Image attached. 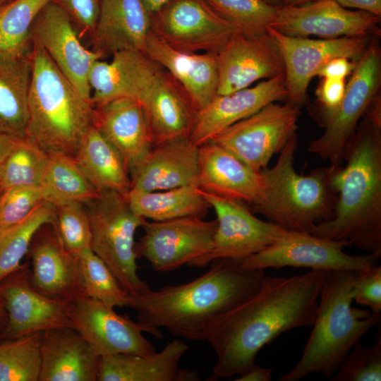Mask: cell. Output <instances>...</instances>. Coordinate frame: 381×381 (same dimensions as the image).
<instances>
[{
  "label": "cell",
  "instance_id": "cell-13",
  "mask_svg": "<svg viewBox=\"0 0 381 381\" xmlns=\"http://www.w3.org/2000/svg\"><path fill=\"white\" fill-rule=\"evenodd\" d=\"M200 191L215 211L217 226L211 250L193 267H205L216 259H243L270 247L289 231L258 219L241 202Z\"/></svg>",
  "mask_w": 381,
  "mask_h": 381
},
{
  "label": "cell",
  "instance_id": "cell-41",
  "mask_svg": "<svg viewBox=\"0 0 381 381\" xmlns=\"http://www.w3.org/2000/svg\"><path fill=\"white\" fill-rule=\"evenodd\" d=\"M55 207V226L66 249L75 256L91 249V226L85 205L71 202Z\"/></svg>",
  "mask_w": 381,
  "mask_h": 381
},
{
  "label": "cell",
  "instance_id": "cell-47",
  "mask_svg": "<svg viewBox=\"0 0 381 381\" xmlns=\"http://www.w3.org/2000/svg\"><path fill=\"white\" fill-rule=\"evenodd\" d=\"M356 61L346 57H336L327 62L317 72L322 78L345 79L355 68Z\"/></svg>",
  "mask_w": 381,
  "mask_h": 381
},
{
  "label": "cell",
  "instance_id": "cell-44",
  "mask_svg": "<svg viewBox=\"0 0 381 381\" xmlns=\"http://www.w3.org/2000/svg\"><path fill=\"white\" fill-rule=\"evenodd\" d=\"M70 17L79 37L90 36L99 13L100 0H52Z\"/></svg>",
  "mask_w": 381,
  "mask_h": 381
},
{
  "label": "cell",
  "instance_id": "cell-30",
  "mask_svg": "<svg viewBox=\"0 0 381 381\" xmlns=\"http://www.w3.org/2000/svg\"><path fill=\"white\" fill-rule=\"evenodd\" d=\"M188 350L175 339L149 355L117 353L99 357L97 381H181L179 363Z\"/></svg>",
  "mask_w": 381,
  "mask_h": 381
},
{
  "label": "cell",
  "instance_id": "cell-9",
  "mask_svg": "<svg viewBox=\"0 0 381 381\" xmlns=\"http://www.w3.org/2000/svg\"><path fill=\"white\" fill-rule=\"evenodd\" d=\"M349 246L351 243L346 241L332 240L308 232L289 230L270 247L238 262L241 267L250 270L294 267L357 273L378 265L381 255H349L343 249Z\"/></svg>",
  "mask_w": 381,
  "mask_h": 381
},
{
  "label": "cell",
  "instance_id": "cell-39",
  "mask_svg": "<svg viewBox=\"0 0 381 381\" xmlns=\"http://www.w3.org/2000/svg\"><path fill=\"white\" fill-rule=\"evenodd\" d=\"M85 295L114 308L127 307L129 295L91 249L77 255Z\"/></svg>",
  "mask_w": 381,
  "mask_h": 381
},
{
  "label": "cell",
  "instance_id": "cell-52",
  "mask_svg": "<svg viewBox=\"0 0 381 381\" xmlns=\"http://www.w3.org/2000/svg\"><path fill=\"white\" fill-rule=\"evenodd\" d=\"M7 322V312L4 299L0 295V337Z\"/></svg>",
  "mask_w": 381,
  "mask_h": 381
},
{
  "label": "cell",
  "instance_id": "cell-21",
  "mask_svg": "<svg viewBox=\"0 0 381 381\" xmlns=\"http://www.w3.org/2000/svg\"><path fill=\"white\" fill-rule=\"evenodd\" d=\"M111 56L110 62L98 60L91 69L93 107L120 97L133 98L141 103L165 70L141 52L121 51Z\"/></svg>",
  "mask_w": 381,
  "mask_h": 381
},
{
  "label": "cell",
  "instance_id": "cell-4",
  "mask_svg": "<svg viewBox=\"0 0 381 381\" xmlns=\"http://www.w3.org/2000/svg\"><path fill=\"white\" fill-rule=\"evenodd\" d=\"M357 272L327 270L312 332L302 356L280 381H298L310 374L332 377L351 349L381 320V313L352 306Z\"/></svg>",
  "mask_w": 381,
  "mask_h": 381
},
{
  "label": "cell",
  "instance_id": "cell-20",
  "mask_svg": "<svg viewBox=\"0 0 381 381\" xmlns=\"http://www.w3.org/2000/svg\"><path fill=\"white\" fill-rule=\"evenodd\" d=\"M27 254L32 286L40 294L64 303L86 296L77 256L66 249L55 224L37 231Z\"/></svg>",
  "mask_w": 381,
  "mask_h": 381
},
{
  "label": "cell",
  "instance_id": "cell-38",
  "mask_svg": "<svg viewBox=\"0 0 381 381\" xmlns=\"http://www.w3.org/2000/svg\"><path fill=\"white\" fill-rule=\"evenodd\" d=\"M42 332L0 343V381H39Z\"/></svg>",
  "mask_w": 381,
  "mask_h": 381
},
{
  "label": "cell",
  "instance_id": "cell-43",
  "mask_svg": "<svg viewBox=\"0 0 381 381\" xmlns=\"http://www.w3.org/2000/svg\"><path fill=\"white\" fill-rule=\"evenodd\" d=\"M42 201L44 198L40 187L18 186L1 189L0 227L23 219Z\"/></svg>",
  "mask_w": 381,
  "mask_h": 381
},
{
  "label": "cell",
  "instance_id": "cell-23",
  "mask_svg": "<svg viewBox=\"0 0 381 381\" xmlns=\"http://www.w3.org/2000/svg\"><path fill=\"white\" fill-rule=\"evenodd\" d=\"M143 53L174 78L197 112L205 108L217 95L216 53L179 51L168 44L152 29L147 37Z\"/></svg>",
  "mask_w": 381,
  "mask_h": 381
},
{
  "label": "cell",
  "instance_id": "cell-34",
  "mask_svg": "<svg viewBox=\"0 0 381 381\" xmlns=\"http://www.w3.org/2000/svg\"><path fill=\"white\" fill-rule=\"evenodd\" d=\"M40 188L44 200L54 206L71 202L85 205L99 193L82 172L74 158L61 154L48 155Z\"/></svg>",
  "mask_w": 381,
  "mask_h": 381
},
{
  "label": "cell",
  "instance_id": "cell-1",
  "mask_svg": "<svg viewBox=\"0 0 381 381\" xmlns=\"http://www.w3.org/2000/svg\"><path fill=\"white\" fill-rule=\"evenodd\" d=\"M327 272L311 270L290 277L265 276L255 294L218 318L205 337L217 356L211 380L243 374L277 336L311 327Z\"/></svg>",
  "mask_w": 381,
  "mask_h": 381
},
{
  "label": "cell",
  "instance_id": "cell-36",
  "mask_svg": "<svg viewBox=\"0 0 381 381\" xmlns=\"http://www.w3.org/2000/svg\"><path fill=\"white\" fill-rule=\"evenodd\" d=\"M52 0H11L0 6V54L24 55L31 52V27Z\"/></svg>",
  "mask_w": 381,
  "mask_h": 381
},
{
  "label": "cell",
  "instance_id": "cell-7",
  "mask_svg": "<svg viewBox=\"0 0 381 381\" xmlns=\"http://www.w3.org/2000/svg\"><path fill=\"white\" fill-rule=\"evenodd\" d=\"M91 226V250L109 267L130 296L148 289L138 274L135 234L145 219L130 207L124 194L115 190L99 192L85 204Z\"/></svg>",
  "mask_w": 381,
  "mask_h": 381
},
{
  "label": "cell",
  "instance_id": "cell-40",
  "mask_svg": "<svg viewBox=\"0 0 381 381\" xmlns=\"http://www.w3.org/2000/svg\"><path fill=\"white\" fill-rule=\"evenodd\" d=\"M206 1L219 16L248 35L267 33L280 6L264 0Z\"/></svg>",
  "mask_w": 381,
  "mask_h": 381
},
{
  "label": "cell",
  "instance_id": "cell-45",
  "mask_svg": "<svg viewBox=\"0 0 381 381\" xmlns=\"http://www.w3.org/2000/svg\"><path fill=\"white\" fill-rule=\"evenodd\" d=\"M353 299L370 308L373 313H381V266L357 273L353 282Z\"/></svg>",
  "mask_w": 381,
  "mask_h": 381
},
{
  "label": "cell",
  "instance_id": "cell-10",
  "mask_svg": "<svg viewBox=\"0 0 381 381\" xmlns=\"http://www.w3.org/2000/svg\"><path fill=\"white\" fill-rule=\"evenodd\" d=\"M300 113V107L288 101L284 104L272 102L230 126L211 141L260 171L296 133Z\"/></svg>",
  "mask_w": 381,
  "mask_h": 381
},
{
  "label": "cell",
  "instance_id": "cell-14",
  "mask_svg": "<svg viewBox=\"0 0 381 381\" xmlns=\"http://www.w3.org/2000/svg\"><path fill=\"white\" fill-rule=\"evenodd\" d=\"M267 32L277 44L284 64L287 101L301 106L308 85L319 69L336 57L358 60L373 36L313 40L284 35L269 27Z\"/></svg>",
  "mask_w": 381,
  "mask_h": 381
},
{
  "label": "cell",
  "instance_id": "cell-50",
  "mask_svg": "<svg viewBox=\"0 0 381 381\" xmlns=\"http://www.w3.org/2000/svg\"><path fill=\"white\" fill-rule=\"evenodd\" d=\"M20 137L0 133V167L13 150Z\"/></svg>",
  "mask_w": 381,
  "mask_h": 381
},
{
  "label": "cell",
  "instance_id": "cell-53",
  "mask_svg": "<svg viewBox=\"0 0 381 381\" xmlns=\"http://www.w3.org/2000/svg\"><path fill=\"white\" fill-rule=\"evenodd\" d=\"M312 1L313 0H283V5L288 6H300Z\"/></svg>",
  "mask_w": 381,
  "mask_h": 381
},
{
  "label": "cell",
  "instance_id": "cell-55",
  "mask_svg": "<svg viewBox=\"0 0 381 381\" xmlns=\"http://www.w3.org/2000/svg\"><path fill=\"white\" fill-rule=\"evenodd\" d=\"M11 1V0H0V6L5 4V3H6V2H8V1Z\"/></svg>",
  "mask_w": 381,
  "mask_h": 381
},
{
  "label": "cell",
  "instance_id": "cell-17",
  "mask_svg": "<svg viewBox=\"0 0 381 381\" xmlns=\"http://www.w3.org/2000/svg\"><path fill=\"white\" fill-rule=\"evenodd\" d=\"M380 16L352 11L334 0H313L300 6H280L271 28L291 37L335 39L351 36H378Z\"/></svg>",
  "mask_w": 381,
  "mask_h": 381
},
{
  "label": "cell",
  "instance_id": "cell-35",
  "mask_svg": "<svg viewBox=\"0 0 381 381\" xmlns=\"http://www.w3.org/2000/svg\"><path fill=\"white\" fill-rule=\"evenodd\" d=\"M47 224H56V207L44 200L23 219L0 227V282L20 267L34 236Z\"/></svg>",
  "mask_w": 381,
  "mask_h": 381
},
{
  "label": "cell",
  "instance_id": "cell-37",
  "mask_svg": "<svg viewBox=\"0 0 381 381\" xmlns=\"http://www.w3.org/2000/svg\"><path fill=\"white\" fill-rule=\"evenodd\" d=\"M48 155L28 136H20L1 167L0 188L40 187Z\"/></svg>",
  "mask_w": 381,
  "mask_h": 381
},
{
  "label": "cell",
  "instance_id": "cell-48",
  "mask_svg": "<svg viewBox=\"0 0 381 381\" xmlns=\"http://www.w3.org/2000/svg\"><path fill=\"white\" fill-rule=\"evenodd\" d=\"M341 6L362 10L381 16V0H334Z\"/></svg>",
  "mask_w": 381,
  "mask_h": 381
},
{
  "label": "cell",
  "instance_id": "cell-12",
  "mask_svg": "<svg viewBox=\"0 0 381 381\" xmlns=\"http://www.w3.org/2000/svg\"><path fill=\"white\" fill-rule=\"evenodd\" d=\"M152 29L179 51L216 54L234 33L241 31L206 0H170L152 15Z\"/></svg>",
  "mask_w": 381,
  "mask_h": 381
},
{
  "label": "cell",
  "instance_id": "cell-32",
  "mask_svg": "<svg viewBox=\"0 0 381 381\" xmlns=\"http://www.w3.org/2000/svg\"><path fill=\"white\" fill-rule=\"evenodd\" d=\"M30 52L24 55L0 54L1 133L25 135L31 76Z\"/></svg>",
  "mask_w": 381,
  "mask_h": 381
},
{
  "label": "cell",
  "instance_id": "cell-6",
  "mask_svg": "<svg viewBox=\"0 0 381 381\" xmlns=\"http://www.w3.org/2000/svg\"><path fill=\"white\" fill-rule=\"evenodd\" d=\"M297 146L295 133L274 167L260 171L262 195L250 210L287 230L309 233L315 224L334 216L338 199L332 185L334 166L315 169L308 175L298 174L294 166Z\"/></svg>",
  "mask_w": 381,
  "mask_h": 381
},
{
  "label": "cell",
  "instance_id": "cell-49",
  "mask_svg": "<svg viewBox=\"0 0 381 381\" xmlns=\"http://www.w3.org/2000/svg\"><path fill=\"white\" fill-rule=\"evenodd\" d=\"M272 368L262 367L255 363L247 371L240 375L236 381H270Z\"/></svg>",
  "mask_w": 381,
  "mask_h": 381
},
{
  "label": "cell",
  "instance_id": "cell-2",
  "mask_svg": "<svg viewBox=\"0 0 381 381\" xmlns=\"http://www.w3.org/2000/svg\"><path fill=\"white\" fill-rule=\"evenodd\" d=\"M209 270L180 285L165 286L128 296L137 322L157 338L159 328L188 340H205L209 327L260 288L264 270L246 269L238 260L216 259Z\"/></svg>",
  "mask_w": 381,
  "mask_h": 381
},
{
  "label": "cell",
  "instance_id": "cell-8",
  "mask_svg": "<svg viewBox=\"0 0 381 381\" xmlns=\"http://www.w3.org/2000/svg\"><path fill=\"white\" fill-rule=\"evenodd\" d=\"M380 84L381 49L378 36H373L366 50L356 61L340 104L322 116L325 131L310 143L308 152L329 160L332 166H340L346 145L361 118L380 95Z\"/></svg>",
  "mask_w": 381,
  "mask_h": 381
},
{
  "label": "cell",
  "instance_id": "cell-46",
  "mask_svg": "<svg viewBox=\"0 0 381 381\" xmlns=\"http://www.w3.org/2000/svg\"><path fill=\"white\" fill-rule=\"evenodd\" d=\"M345 89V79L322 78L315 92L322 109V116L334 111L339 106Z\"/></svg>",
  "mask_w": 381,
  "mask_h": 381
},
{
  "label": "cell",
  "instance_id": "cell-18",
  "mask_svg": "<svg viewBox=\"0 0 381 381\" xmlns=\"http://www.w3.org/2000/svg\"><path fill=\"white\" fill-rule=\"evenodd\" d=\"M0 295L7 312V322L0 340L55 328H73L67 314V303L49 298L34 288L29 262L21 264L0 282Z\"/></svg>",
  "mask_w": 381,
  "mask_h": 381
},
{
  "label": "cell",
  "instance_id": "cell-42",
  "mask_svg": "<svg viewBox=\"0 0 381 381\" xmlns=\"http://www.w3.org/2000/svg\"><path fill=\"white\" fill-rule=\"evenodd\" d=\"M332 381H380L381 339L371 347L358 342L332 378Z\"/></svg>",
  "mask_w": 381,
  "mask_h": 381
},
{
  "label": "cell",
  "instance_id": "cell-16",
  "mask_svg": "<svg viewBox=\"0 0 381 381\" xmlns=\"http://www.w3.org/2000/svg\"><path fill=\"white\" fill-rule=\"evenodd\" d=\"M68 316L75 329L98 357L117 353L149 355L156 352L143 334L147 329L114 308L83 296L66 304Z\"/></svg>",
  "mask_w": 381,
  "mask_h": 381
},
{
  "label": "cell",
  "instance_id": "cell-51",
  "mask_svg": "<svg viewBox=\"0 0 381 381\" xmlns=\"http://www.w3.org/2000/svg\"><path fill=\"white\" fill-rule=\"evenodd\" d=\"M170 0H142L148 12L152 15L158 12Z\"/></svg>",
  "mask_w": 381,
  "mask_h": 381
},
{
  "label": "cell",
  "instance_id": "cell-31",
  "mask_svg": "<svg viewBox=\"0 0 381 381\" xmlns=\"http://www.w3.org/2000/svg\"><path fill=\"white\" fill-rule=\"evenodd\" d=\"M73 158L98 192L110 190L125 195L131 189L130 174L121 155L92 125Z\"/></svg>",
  "mask_w": 381,
  "mask_h": 381
},
{
  "label": "cell",
  "instance_id": "cell-25",
  "mask_svg": "<svg viewBox=\"0 0 381 381\" xmlns=\"http://www.w3.org/2000/svg\"><path fill=\"white\" fill-rule=\"evenodd\" d=\"M198 188L253 207L262 195V179L255 171L219 145L199 146Z\"/></svg>",
  "mask_w": 381,
  "mask_h": 381
},
{
  "label": "cell",
  "instance_id": "cell-11",
  "mask_svg": "<svg viewBox=\"0 0 381 381\" xmlns=\"http://www.w3.org/2000/svg\"><path fill=\"white\" fill-rule=\"evenodd\" d=\"M217 226V219L196 217L145 221L144 234L135 243L137 256L157 272H171L185 264L193 267L211 250Z\"/></svg>",
  "mask_w": 381,
  "mask_h": 381
},
{
  "label": "cell",
  "instance_id": "cell-3",
  "mask_svg": "<svg viewBox=\"0 0 381 381\" xmlns=\"http://www.w3.org/2000/svg\"><path fill=\"white\" fill-rule=\"evenodd\" d=\"M344 159L346 166H334L332 175L338 193L334 216L315 224L309 233L381 255V126L364 115Z\"/></svg>",
  "mask_w": 381,
  "mask_h": 381
},
{
  "label": "cell",
  "instance_id": "cell-5",
  "mask_svg": "<svg viewBox=\"0 0 381 381\" xmlns=\"http://www.w3.org/2000/svg\"><path fill=\"white\" fill-rule=\"evenodd\" d=\"M30 59L25 135L47 155L73 157L92 126L94 107L35 42Z\"/></svg>",
  "mask_w": 381,
  "mask_h": 381
},
{
  "label": "cell",
  "instance_id": "cell-26",
  "mask_svg": "<svg viewBox=\"0 0 381 381\" xmlns=\"http://www.w3.org/2000/svg\"><path fill=\"white\" fill-rule=\"evenodd\" d=\"M92 125L119 152L129 173L154 145L143 109L133 98L94 107Z\"/></svg>",
  "mask_w": 381,
  "mask_h": 381
},
{
  "label": "cell",
  "instance_id": "cell-19",
  "mask_svg": "<svg viewBox=\"0 0 381 381\" xmlns=\"http://www.w3.org/2000/svg\"><path fill=\"white\" fill-rule=\"evenodd\" d=\"M217 95L230 94L285 72L279 49L267 32L248 35L236 32L217 53Z\"/></svg>",
  "mask_w": 381,
  "mask_h": 381
},
{
  "label": "cell",
  "instance_id": "cell-28",
  "mask_svg": "<svg viewBox=\"0 0 381 381\" xmlns=\"http://www.w3.org/2000/svg\"><path fill=\"white\" fill-rule=\"evenodd\" d=\"M99 357L73 328L42 332L39 381H97Z\"/></svg>",
  "mask_w": 381,
  "mask_h": 381
},
{
  "label": "cell",
  "instance_id": "cell-57",
  "mask_svg": "<svg viewBox=\"0 0 381 381\" xmlns=\"http://www.w3.org/2000/svg\"><path fill=\"white\" fill-rule=\"evenodd\" d=\"M1 188H0V191H1Z\"/></svg>",
  "mask_w": 381,
  "mask_h": 381
},
{
  "label": "cell",
  "instance_id": "cell-27",
  "mask_svg": "<svg viewBox=\"0 0 381 381\" xmlns=\"http://www.w3.org/2000/svg\"><path fill=\"white\" fill-rule=\"evenodd\" d=\"M152 30V16L142 0H100L90 35L92 49L111 55L121 51L143 52Z\"/></svg>",
  "mask_w": 381,
  "mask_h": 381
},
{
  "label": "cell",
  "instance_id": "cell-22",
  "mask_svg": "<svg viewBox=\"0 0 381 381\" xmlns=\"http://www.w3.org/2000/svg\"><path fill=\"white\" fill-rule=\"evenodd\" d=\"M284 99H287L284 75L262 80L252 87L217 95L205 108L197 112L189 138L199 147L265 106Z\"/></svg>",
  "mask_w": 381,
  "mask_h": 381
},
{
  "label": "cell",
  "instance_id": "cell-24",
  "mask_svg": "<svg viewBox=\"0 0 381 381\" xmlns=\"http://www.w3.org/2000/svg\"><path fill=\"white\" fill-rule=\"evenodd\" d=\"M129 174L131 189L135 190L157 191L188 185L198 186L199 147L189 138L155 145Z\"/></svg>",
  "mask_w": 381,
  "mask_h": 381
},
{
  "label": "cell",
  "instance_id": "cell-15",
  "mask_svg": "<svg viewBox=\"0 0 381 381\" xmlns=\"http://www.w3.org/2000/svg\"><path fill=\"white\" fill-rule=\"evenodd\" d=\"M30 39L43 49L80 95L91 101L90 71L104 55L82 44L68 15L52 1L35 18Z\"/></svg>",
  "mask_w": 381,
  "mask_h": 381
},
{
  "label": "cell",
  "instance_id": "cell-33",
  "mask_svg": "<svg viewBox=\"0 0 381 381\" xmlns=\"http://www.w3.org/2000/svg\"><path fill=\"white\" fill-rule=\"evenodd\" d=\"M125 196L135 213L156 222L186 217L204 219L211 207L200 189L193 185L157 191L131 189Z\"/></svg>",
  "mask_w": 381,
  "mask_h": 381
},
{
  "label": "cell",
  "instance_id": "cell-29",
  "mask_svg": "<svg viewBox=\"0 0 381 381\" xmlns=\"http://www.w3.org/2000/svg\"><path fill=\"white\" fill-rule=\"evenodd\" d=\"M140 104L154 145L189 138L197 111L180 85L166 70L150 95Z\"/></svg>",
  "mask_w": 381,
  "mask_h": 381
},
{
  "label": "cell",
  "instance_id": "cell-54",
  "mask_svg": "<svg viewBox=\"0 0 381 381\" xmlns=\"http://www.w3.org/2000/svg\"><path fill=\"white\" fill-rule=\"evenodd\" d=\"M265 1L275 6H282L283 0H264Z\"/></svg>",
  "mask_w": 381,
  "mask_h": 381
},
{
  "label": "cell",
  "instance_id": "cell-56",
  "mask_svg": "<svg viewBox=\"0 0 381 381\" xmlns=\"http://www.w3.org/2000/svg\"><path fill=\"white\" fill-rule=\"evenodd\" d=\"M0 171H1V167H0Z\"/></svg>",
  "mask_w": 381,
  "mask_h": 381
}]
</instances>
